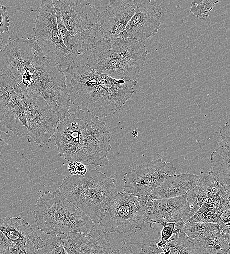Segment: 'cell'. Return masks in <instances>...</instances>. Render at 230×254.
Instances as JSON below:
<instances>
[{
  "mask_svg": "<svg viewBox=\"0 0 230 254\" xmlns=\"http://www.w3.org/2000/svg\"><path fill=\"white\" fill-rule=\"evenodd\" d=\"M0 71L23 90L41 95L59 122L69 113L71 101L64 70L43 54L34 38H9L0 52Z\"/></svg>",
  "mask_w": 230,
  "mask_h": 254,
  "instance_id": "obj_1",
  "label": "cell"
},
{
  "mask_svg": "<svg viewBox=\"0 0 230 254\" xmlns=\"http://www.w3.org/2000/svg\"><path fill=\"white\" fill-rule=\"evenodd\" d=\"M71 103L99 118L113 115L133 95L137 81L113 78L86 64L64 70Z\"/></svg>",
  "mask_w": 230,
  "mask_h": 254,
  "instance_id": "obj_2",
  "label": "cell"
},
{
  "mask_svg": "<svg viewBox=\"0 0 230 254\" xmlns=\"http://www.w3.org/2000/svg\"><path fill=\"white\" fill-rule=\"evenodd\" d=\"M110 131L105 121L78 110L59 122L53 137L60 157L85 166H101L112 148Z\"/></svg>",
  "mask_w": 230,
  "mask_h": 254,
  "instance_id": "obj_3",
  "label": "cell"
},
{
  "mask_svg": "<svg viewBox=\"0 0 230 254\" xmlns=\"http://www.w3.org/2000/svg\"><path fill=\"white\" fill-rule=\"evenodd\" d=\"M147 55L144 43L138 41L103 39L92 50L85 64L114 78L137 81Z\"/></svg>",
  "mask_w": 230,
  "mask_h": 254,
  "instance_id": "obj_4",
  "label": "cell"
},
{
  "mask_svg": "<svg viewBox=\"0 0 230 254\" xmlns=\"http://www.w3.org/2000/svg\"><path fill=\"white\" fill-rule=\"evenodd\" d=\"M59 188L67 199L98 224L119 193L115 179L97 169H89L84 175L66 176Z\"/></svg>",
  "mask_w": 230,
  "mask_h": 254,
  "instance_id": "obj_5",
  "label": "cell"
},
{
  "mask_svg": "<svg viewBox=\"0 0 230 254\" xmlns=\"http://www.w3.org/2000/svg\"><path fill=\"white\" fill-rule=\"evenodd\" d=\"M38 229L51 236L69 232L88 233L95 224L60 191H46L37 200L34 211Z\"/></svg>",
  "mask_w": 230,
  "mask_h": 254,
  "instance_id": "obj_6",
  "label": "cell"
},
{
  "mask_svg": "<svg viewBox=\"0 0 230 254\" xmlns=\"http://www.w3.org/2000/svg\"><path fill=\"white\" fill-rule=\"evenodd\" d=\"M36 17L34 38L37 41L43 54L62 67L72 64L77 54L69 50L65 45L60 33L53 0H42L36 10Z\"/></svg>",
  "mask_w": 230,
  "mask_h": 254,
  "instance_id": "obj_7",
  "label": "cell"
},
{
  "mask_svg": "<svg viewBox=\"0 0 230 254\" xmlns=\"http://www.w3.org/2000/svg\"><path fill=\"white\" fill-rule=\"evenodd\" d=\"M151 210L142 206L138 197L119 192L104 212L99 224L108 234L113 232L126 233L148 223Z\"/></svg>",
  "mask_w": 230,
  "mask_h": 254,
  "instance_id": "obj_8",
  "label": "cell"
},
{
  "mask_svg": "<svg viewBox=\"0 0 230 254\" xmlns=\"http://www.w3.org/2000/svg\"><path fill=\"white\" fill-rule=\"evenodd\" d=\"M23 106L30 127L28 142H35L42 147L54 135L59 119L39 94L23 90Z\"/></svg>",
  "mask_w": 230,
  "mask_h": 254,
  "instance_id": "obj_9",
  "label": "cell"
},
{
  "mask_svg": "<svg viewBox=\"0 0 230 254\" xmlns=\"http://www.w3.org/2000/svg\"><path fill=\"white\" fill-rule=\"evenodd\" d=\"M23 90L7 75L0 74V130L28 136L30 127L23 106Z\"/></svg>",
  "mask_w": 230,
  "mask_h": 254,
  "instance_id": "obj_10",
  "label": "cell"
},
{
  "mask_svg": "<svg viewBox=\"0 0 230 254\" xmlns=\"http://www.w3.org/2000/svg\"><path fill=\"white\" fill-rule=\"evenodd\" d=\"M176 171L172 162L163 161L161 158L139 165L124 173L123 190L137 197L149 195L167 178L174 175Z\"/></svg>",
  "mask_w": 230,
  "mask_h": 254,
  "instance_id": "obj_11",
  "label": "cell"
},
{
  "mask_svg": "<svg viewBox=\"0 0 230 254\" xmlns=\"http://www.w3.org/2000/svg\"><path fill=\"white\" fill-rule=\"evenodd\" d=\"M55 11L72 35L86 32L98 24L99 11L83 0H53Z\"/></svg>",
  "mask_w": 230,
  "mask_h": 254,
  "instance_id": "obj_12",
  "label": "cell"
},
{
  "mask_svg": "<svg viewBox=\"0 0 230 254\" xmlns=\"http://www.w3.org/2000/svg\"><path fill=\"white\" fill-rule=\"evenodd\" d=\"M135 13L125 29L118 36L144 43L157 33L161 23V7L151 0H134Z\"/></svg>",
  "mask_w": 230,
  "mask_h": 254,
  "instance_id": "obj_13",
  "label": "cell"
},
{
  "mask_svg": "<svg viewBox=\"0 0 230 254\" xmlns=\"http://www.w3.org/2000/svg\"><path fill=\"white\" fill-rule=\"evenodd\" d=\"M68 254H111L108 234L93 229L88 233L72 232L60 235Z\"/></svg>",
  "mask_w": 230,
  "mask_h": 254,
  "instance_id": "obj_14",
  "label": "cell"
},
{
  "mask_svg": "<svg viewBox=\"0 0 230 254\" xmlns=\"http://www.w3.org/2000/svg\"><path fill=\"white\" fill-rule=\"evenodd\" d=\"M135 12L134 0H111L99 12L98 23L103 39H114L123 31Z\"/></svg>",
  "mask_w": 230,
  "mask_h": 254,
  "instance_id": "obj_15",
  "label": "cell"
},
{
  "mask_svg": "<svg viewBox=\"0 0 230 254\" xmlns=\"http://www.w3.org/2000/svg\"><path fill=\"white\" fill-rule=\"evenodd\" d=\"M0 231L26 254H36L45 243L28 222L21 218L6 216L0 219Z\"/></svg>",
  "mask_w": 230,
  "mask_h": 254,
  "instance_id": "obj_16",
  "label": "cell"
},
{
  "mask_svg": "<svg viewBox=\"0 0 230 254\" xmlns=\"http://www.w3.org/2000/svg\"><path fill=\"white\" fill-rule=\"evenodd\" d=\"M189 212L186 195L154 200L149 221L175 223L179 227L187 223L191 218Z\"/></svg>",
  "mask_w": 230,
  "mask_h": 254,
  "instance_id": "obj_17",
  "label": "cell"
},
{
  "mask_svg": "<svg viewBox=\"0 0 230 254\" xmlns=\"http://www.w3.org/2000/svg\"><path fill=\"white\" fill-rule=\"evenodd\" d=\"M200 175L190 173L175 174L168 177L150 194L153 200L171 198L186 195L199 182Z\"/></svg>",
  "mask_w": 230,
  "mask_h": 254,
  "instance_id": "obj_18",
  "label": "cell"
},
{
  "mask_svg": "<svg viewBox=\"0 0 230 254\" xmlns=\"http://www.w3.org/2000/svg\"><path fill=\"white\" fill-rule=\"evenodd\" d=\"M228 197L223 185L219 184L208 195L204 203L187 222H208L220 221L222 212L227 208Z\"/></svg>",
  "mask_w": 230,
  "mask_h": 254,
  "instance_id": "obj_19",
  "label": "cell"
},
{
  "mask_svg": "<svg viewBox=\"0 0 230 254\" xmlns=\"http://www.w3.org/2000/svg\"><path fill=\"white\" fill-rule=\"evenodd\" d=\"M58 29L63 42L70 51L78 55L86 51L92 50L103 39L99 24L91 29L76 35L69 33L65 27L60 15L56 13Z\"/></svg>",
  "mask_w": 230,
  "mask_h": 254,
  "instance_id": "obj_20",
  "label": "cell"
},
{
  "mask_svg": "<svg viewBox=\"0 0 230 254\" xmlns=\"http://www.w3.org/2000/svg\"><path fill=\"white\" fill-rule=\"evenodd\" d=\"M190 239L198 254H227L230 250L227 238L220 228Z\"/></svg>",
  "mask_w": 230,
  "mask_h": 254,
  "instance_id": "obj_21",
  "label": "cell"
},
{
  "mask_svg": "<svg viewBox=\"0 0 230 254\" xmlns=\"http://www.w3.org/2000/svg\"><path fill=\"white\" fill-rule=\"evenodd\" d=\"M198 184L186 193V199L190 208L191 218L204 203L208 195L220 183L213 171L207 175L200 172Z\"/></svg>",
  "mask_w": 230,
  "mask_h": 254,
  "instance_id": "obj_22",
  "label": "cell"
},
{
  "mask_svg": "<svg viewBox=\"0 0 230 254\" xmlns=\"http://www.w3.org/2000/svg\"><path fill=\"white\" fill-rule=\"evenodd\" d=\"M210 162L219 183L230 186V147L219 146L212 152Z\"/></svg>",
  "mask_w": 230,
  "mask_h": 254,
  "instance_id": "obj_23",
  "label": "cell"
},
{
  "mask_svg": "<svg viewBox=\"0 0 230 254\" xmlns=\"http://www.w3.org/2000/svg\"><path fill=\"white\" fill-rule=\"evenodd\" d=\"M161 249L169 254H198L190 238L180 228Z\"/></svg>",
  "mask_w": 230,
  "mask_h": 254,
  "instance_id": "obj_24",
  "label": "cell"
},
{
  "mask_svg": "<svg viewBox=\"0 0 230 254\" xmlns=\"http://www.w3.org/2000/svg\"><path fill=\"white\" fill-rule=\"evenodd\" d=\"M179 228L189 238L193 239L202 233L218 229L219 226L213 223L187 222Z\"/></svg>",
  "mask_w": 230,
  "mask_h": 254,
  "instance_id": "obj_25",
  "label": "cell"
},
{
  "mask_svg": "<svg viewBox=\"0 0 230 254\" xmlns=\"http://www.w3.org/2000/svg\"><path fill=\"white\" fill-rule=\"evenodd\" d=\"M219 2L218 0H193L189 11L197 18L208 17L214 6Z\"/></svg>",
  "mask_w": 230,
  "mask_h": 254,
  "instance_id": "obj_26",
  "label": "cell"
},
{
  "mask_svg": "<svg viewBox=\"0 0 230 254\" xmlns=\"http://www.w3.org/2000/svg\"><path fill=\"white\" fill-rule=\"evenodd\" d=\"M42 249L43 254H68L60 235L51 236L47 240Z\"/></svg>",
  "mask_w": 230,
  "mask_h": 254,
  "instance_id": "obj_27",
  "label": "cell"
},
{
  "mask_svg": "<svg viewBox=\"0 0 230 254\" xmlns=\"http://www.w3.org/2000/svg\"><path fill=\"white\" fill-rule=\"evenodd\" d=\"M0 254H26L16 244L10 242L0 231Z\"/></svg>",
  "mask_w": 230,
  "mask_h": 254,
  "instance_id": "obj_28",
  "label": "cell"
},
{
  "mask_svg": "<svg viewBox=\"0 0 230 254\" xmlns=\"http://www.w3.org/2000/svg\"><path fill=\"white\" fill-rule=\"evenodd\" d=\"M156 222L162 226V229L160 233L161 234V240L162 241H168L175 233L180 230V228L177 226L175 223Z\"/></svg>",
  "mask_w": 230,
  "mask_h": 254,
  "instance_id": "obj_29",
  "label": "cell"
},
{
  "mask_svg": "<svg viewBox=\"0 0 230 254\" xmlns=\"http://www.w3.org/2000/svg\"><path fill=\"white\" fill-rule=\"evenodd\" d=\"M219 134L221 142L225 146L230 147V118L220 129Z\"/></svg>",
  "mask_w": 230,
  "mask_h": 254,
  "instance_id": "obj_30",
  "label": "cell"
},
{
  "mask_svg": "<svg viewBox=\"0 0 230 254\" xmlns=\"http://www.w3.org/2000/svg\"><path fill=\"white\" fill-rule=\"evenodd\" d=\"M218 224L225 234L230 248V221H220Z\"/></svg>",
  "mask_w": 230,
  "mask_h": 254,
  "instance_id": "obj_31",
  "label": "cell"
},
{
  "mask_svg": "<svg viewBox=\"0 0 230 254\" xmlns=\"http://www.w3.org/2000/svg\"><path fill=\"white\" fill-rule=\"evenodd\" d=\"M138 199L142 206L152 210L154 200L151 198L150 195L138 197Z\"/></svg>",
  "mask_w": 230,
  "mask_h": 254,
  "instance_id": "obj_32",
  "label": "cell"
},
{
  "mask_svg": "<svg viewBox=\"0 0 230 254\" xmlns=\"http://www.w3.org/2000/svg\"><path fill=\"white\" fill-rule=\"evenodd\" d=\"M87 169L86 167L83 164L78 162L76 167V171L78 175H84L87 172Z\"/></svg>",
  "mask_w": 230,
  "mask_h": 254,
  "instance_id": "obj_33",
  "label": "cell"
},
{
  "mask_svg": "<svg viewBox=\"0 0 230 254\" xmlns=\"http://www.w3.org/2000/svg\"><path fill=\"white\" fill-rule=\"evenodd\" d=\"M220 221H230V210L226 209L221 214Z\"/></svg>",
  "mask_w": 230,
  "mask_h": 254,
  "instance_id": "obj_34",
  "label": "cell"
},
{
  "mask_svg": "<svg viewBox=\"0 0 230 254\" xmlns=\"http://www.w3.org/2000/svg\"><path fill=\"white\" fill-rule=\"evenodd\" d=\"M135 254H159V253L155 252L148 247L147 248L142 250L139 253H136Z\"/></svg>",
  "mask_w": 230,
  "mask_h": 254,
  "instance_id": "obj_35",
  "label": "cell"
},
{
  "mask_svg": "<svg viewBox=\"0 0 230 254\" xmlns=\"http://www.w3.org/2000/svg\"><path fill=\"white\" fill-rule=\"evenodd\" d=\"M7 12V8L4 5H0V18Z\"/></svg>",
  "mask_w": 230,
  "mask_h": 254,
  "instance_id": "obj_36",
  "label": "cell"
},
{
  "mask_svg": "<svg viewBox=\"0 0 230 254\" xmlns=\"http://www.w3.org/2000/svg\"><path fill=\"white\" fill-rule=\"evenodd\" d=\"M224 186L227 191L228 198H230V186L224 185Z\"/></svg>",
  "mask_w": 230,
  "mask_h": 254,
  "instance_id": "obj_37",
  "label": "cell"
},
{
  "mask_svg": "<svg viewBox=\"0 0 230 254\" xmlns=\"http://www.w3.org/2000/svg\"><path fill=\"white\" fill-rule=\"evenodd\" d=\"M3 46V39L2 36L0 34V52L2 49Z\"/></svg>",
  "mask_w": 230,
  "mask_h": 254,
  "instance_id": "obj_38",
  "label": "cell"
},
{
  "mask_svg": "<svg viewBox=\"0 0 230 254\" xmlns=\"http://www.w3.org/2000/svg\"><path fill=\"white\" fill-rule=\"evenodd\" d=\"M132 135L134 137H137L138 136V133L136 131L134 130L132 132Z\"/></svg>",
  "mask_w": 230,
  "mask_h": 254,
  "instance_id": "obj_39",
  "label": "cell"
},
{
  "mask_svg": "<svg viewBox=\"0 0 230 254\" xmlns=\"http://www.w3.org/2000/svg\"><path fill=\"white\" fill-rule=\"evenodd\" d=\"M111 254H122L119 250H116L115 251Z\"/></svg>",
  "mask_w": 230,
  "mask_h": 254,
  "instance_id": "obj_40",
  "label": "cell"
},
{
  "mask_svg": "<svg viewBox=\"0 0 230 254\" xmlns=\"http://www.w3.org/2000/svg\"><path fill=\"white\" fill-rule=\"evenodd\" d=\"M230 254V252H229V253H228V254Z\"/></svg>",
  "mask_w": 230,
  "mask_h": 254,
  "instance_id": "obj_41",
  "label": "cell"
},
{
  "mask_svg": "<svg viewBox=\"0 0 230 254\" xmlns=\"http://www.w3.org/2000/svg\"><path fill=\"white\" fill-rule=\"evenodd\" d=\"M229 252H230V251H229Z\"/></svg>",
  "mask_w": 230,
  "mask_h": 254,
  "instance_id": "obj_42",
  "label": "cell"
}]
</instances>
